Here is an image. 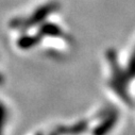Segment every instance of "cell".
I'll use <instances>...</instances> for the list:
<instances>
[{"label":"cell","mask_w":135,"mask_h":135,"mask_svg":"<svg viewBox=\"0 0 135 135\" xmlns=\"http://www.w3.org/2000/svg\"><path fill=\"white\" fill-rule=\"evenodd\" d=\"M12 120L13 114L10 105L4 99L0 98V135H9Z\"/></svg>","instance_id":"1"}]
</instances>
